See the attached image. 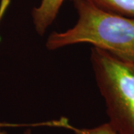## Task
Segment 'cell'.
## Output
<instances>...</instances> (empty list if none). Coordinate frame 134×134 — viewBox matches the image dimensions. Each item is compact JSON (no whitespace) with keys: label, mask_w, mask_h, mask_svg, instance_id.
<instances>
[{"label":"cell","mask_w":134,"mask_h":134,"mask_svg":"<svg viewBox=\"0 0 134 134\" xmlns=\"http://www.w3.org/2000/svg\"><path fill=\"white\" fill-rule=\"evenodd\" d=\"M77 21L64 32H53L46 46L50 51L77 43H90L120 60L134 62V18L115 14L87 0L74 2Z\"/></svg>","instance_id":"6da1fadb"},{"label":"cell","mask_w":134,"mask_h":134,"mask_svg":"<svg viewBox=\"0 0 134 134\" xmlns=\"http://www.w3.org/2000/svg\"><path fill=\"white\" fill-rule=\"evenodd\" d=\"M90 59L108 124L117 134H134V62L96 47L91 49Z\"/></svg>","instance_id":"7a4b0ae2"},{"label":"cell","mask_w":134,"mask_h":134,"mask_svg":"<svg viewBox=\"0 0 134 134\" xmlns=\"http://www.w3.org/2000/svg\"><path fill=\"white\" fill-rule=\"evenodd\" d=\"M65 0H41L39 6L32 10V19L39 35H43L58 16ZM73 2L76 0H72Z\"/></svg>","instance_id":"3957f363"},{"label":"cell","mask_w":134,"mask_h":134,"mask_svg":"<svg viewBox=\"0 0 134 134\" xmlns=\"http://www.w3.org/2000/svg\"><path fill=\"white\" fill-rule=\"evenodd\" d=\"M96 7L115 14L134 18V0H87Z\"/></svg>","instance_id":"277c9868"},{"label":"cell","mask_w":134,"mask_h":134,"mask_svg":"<svg viewBox=\"0 0 134 134\" xmlns=\"http://www.w3.org/2000/svg\"><path fill=\"white\" fill-rule=\"evenodd\" d=\"M2 125L0 123V134H6L5 133V132H4V131L2 130Z\"/></svg>","instance_id":"5b68a950"},{"label":"cell","mask_w":134,"mask_h":134,"mask_svg":"<svg viewBox=\"0 0 134 134\" xmlns=\"http://www.w3.org/2000/svg\"><path fill=\"white\" fill-rule=\"evenodd\" d=\"M23 134H31V131L30 130H27L23 133Z\"/></svg>","instance_id":"8992f818"}]
</instances>
